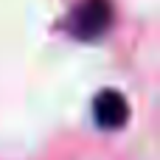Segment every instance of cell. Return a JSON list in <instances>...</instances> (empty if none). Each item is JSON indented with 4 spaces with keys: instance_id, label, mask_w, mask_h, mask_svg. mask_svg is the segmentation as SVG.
Here are the masks:
<instances>
[{
    "instance_id": "cell-2",
    "label": "cell",
    "mask_w": 160,
    "mask_h": 160,
    "mask_svg": "<svg viewBox=\"0 0 160 160\" xmlns=\"http://www.w3.org/2000/svg\"><path fill=\"white\" fill-rule=\"evenodd\" d=\"M93 118L101 129H121L129 121V101L118 90H101L93 101Z\"/></svg>"
},
{
    "instance_id": "cell-1",
    "label": "cell",
    "mask_w": 160,
    "mask_h": 160,
    "mask_svg": "<svg viewBox=\"0 0 160 160\" xmlns=\"http://www.w3.org/2000/svg\"><path fill=\"white\" fill-rule=\"evenodd\" d=\"M112 3L110 0H82L68 20V28L76 39H98L112 28Z\"/></svg>"
}]
</instances>
